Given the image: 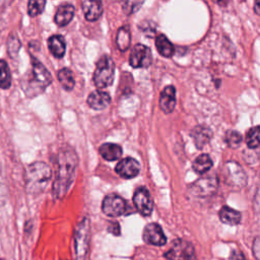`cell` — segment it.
Wrapping results in <instances>:
<instances>
[{"label":"cell","mask_w":260,"mask_h":260,"mask_svg":"<svg viewBox=\"0 0 260 260\" xmlns=\"http://www.w3.org/2000/svg\"><path fill=\"white\" fill-rule=\"evenodd\" d=\"M77 167V155L68 146L60 149L57 156V171L53 183V196L55 199L62 198L71 186Z\"/></svg>","instance_id":"cell-1"},{"label":"cell","mask_w":260,"mask_h":260,"mask_svg":"<svg viewBox=\"0 0 260 260\" xmlns=\"http://www.w3.org/2000/svg\"><path fill=\"white\" fill-rule=\"evenodd\" d=\"M52 83L49 70L35 57H31V70L22 78L20 84L23 92L34 98L42 93Z\"/></svg>","instance_id":"cell-2"},{"label":"cell","mask_w":260,"mask_h":260,"mask_svg":"<svg viewBox=\"0 0 260 260\" xmlns=\"http://www.w3.org/2000/svg\"><path fill=\"white\" fill-rule=\"evenodd\" d=\"M52 172L50 167L43 161H36L29 165L24 173V182L26 191L30 194H39L43 192L50 179Z\"/></svg>","instance_id":"cell-3"},{"label":"cell","mask_w":260,"mask_h":260,"mask_svg":"<svg viewBox=\"0 0 260 260\" xmlns=\"http://www.w3.org/2000/svg\"><path fill=\"white\" fill-rule=\"evenodd\" d=\"M115 76V63L113 59L105 55L100 58L93 73V83L100 88H106L113 83Z\"/></svg>","instance_id":"cell-4"},{"label":"cell","mask_w":260,"mask_h":260,"mask_svg":"<svg viewBox=\"0 0 260 260\" xmlns=\"http://www.w3.org/2000/svg\"><path fill=\"white\" fill-rule=\"evenodd\" d=\"M90 236V224L87 217H84L75 228L74 246L77 260H84L88 251Z\"/></svg>","instance_id":"cell-5"},{"label":"cell","mask_w":260,"mask_h":260,"mask_svg":"<svg viewBox=\"0 0 260 260\" xmlns=\"http://www.w3.org/2000/svg\"><path fill=\"white\" fill-rule=\"evenodd\" d=\"M165 257L168 260H193V245L187 240L177 239L172 243L170 250L165 253Z\"/></svg>","instance_id":"cell-6"},{"label":"cell","mask_w":260,"mask_h":260,"mask_svg":"<svg viewBox=\"0 0 260 260\" xmlns=\"http://www.w3.org/2000/svg\"><path fill=\"white\" fill-rule=\"evenodd\" d=\"M127 208L126 201L117 194L107 195L102 203L103 212L111 217H117L125 213Z\"/></svg>","instance_id":"cell-7"},{"label":"cell","mask_w":260,"mask_h":260,"mask_svg":"<svg viewBox=\"0 0 260 260\" xmlns=\"http://www.w3.org/2000/svg\"><path fill=\"white\" fill-rule=\"evenodd\" d=\"M133 203L137 211L143 215L148 216L153 209V203L149 191L145 187H138L133 195Z\"/></svg>","instance_id":"cell-8"},{"label":"cell","mask_w":260,"mask_h":260,"mask_svg":"<svg viewBox=\"0 0 260 260\" xmlns=\"http://www.w3.org/2000/svg\"><path fill=\"white\" fill-rule=\"evenodd\" d=\"M129 63L133 68H146L151 63V51L142 44H137L131 51Z\"/></svg>","instance_id":"cell-9"},{"label":"cell","mask_w":260,"mask_h":260,"mask_svg":"<svg viewBox=\"0 0 260 260\" xmlns=\"http://www.w3.org/2000/svg\"><path fill=\"white\" fill-rule=\"evenodd\" d=\"M223 174L225 182L231 186L236 185L242 187L246 184L245 173L236 161H228L223 167Z\"/></svg>","instance_id":"cell-10"},{"label":"cell","mask_w":260,"mask_h":260,"mask_svg":"<svg viewBox=\"0 0 260 260\" xmlns=\"http://www.w3.org/2000/svg\"><path fill=\"white\" fill-rule=\"evenodd\" d=\"M142 238L145 243L153 246H162L167 243V237L165 236L161 226L156 222L146 224L143 230Z\"/></svg>","instance_id":"cell-11"},{"label":"cell","mask_w":260,"mask_h":260,"mask_svg":"<svg viewBox=\"0 0 260 260\" xmlns=\"http://www.w3.org/2000/svg\"><path fill=\"white\" fill-rule=\"evenodd\" d=\"M115 170H116V173L120 177H122L124 179H131V178L136 177L139 174L140 165L135 158L128 156V157L121 159L117 164Z\"/></svg>","instance_id":"cell-12"},{"label":"cell","mask_w":260,"mask_h":260,"mask_svg":"<svg viewBox=\"0 0 260 260\" xmlns=\"http://www.w3.org/2000/svg\"><path fill=\"white\" fill-rule=\"evenodd\" d=\"M158 106L166 114H170L174 111L176 106V88L173 85L166 86L160 92Z\"/></svg>","instance_id":"cell-13"},{"label":"cell","mask_w":260,"mask_h":260,"mask_svg":"<svg viewBox=\"0 0 260 260\" xmlns=\"http://www.w3.org/2000/svg\"><path fill=\"white\" fill-rule=\"evenodd\" d=\"M75 8L72 4L70 3H63L58 6L55 15H54V21L56 24L59 26H64L68 24L73 16H74Z\"/></svg>","instance_id":"cell-14"},{"label":"cell","mask_w":260,"mask_h":260,"mask_svg":"<svg viewBox=\"0 0 260 260\" xmlns=\"http://www.w3.org/2000/svg\"><path fill=\"white\" fill-rule=\"evenodd\" d=\"M110 103V94L103 90H94L87 98V105L93 110H104Z\"/></svg>","instance_id":"cell-15"},{"label":"cell","mask_w":260,"mask_h":260,"mask_svg":"<svg viewBox=\"0 0 260 260\" xmlns=\"http://www.w3.org/2000/svg\"><path fill=\"white\" fill-rule=\"evenodd\" d=\"M81 7L85 18L88 21L98 20L103 13V5L101 1L84 0L81 2Z\"/></svg>","instance_id":"cell-16"},{"label":"cell","mask_w":260,"mask_h":260,"mask_svg":"<svg viewBox=\"0 0 260 260\" xmlns=\"http://www.w3.org/2000/svg\"><path fill=\"white\" fill-rule=\"evenodd\" d=\"M100 154L106 159V160H116L122 155V148L119 144L107 142L100 146L99 148Z\"/></svg>","instance_id":"cell-17"},{"label":"cell","mask_w":260,"mask_h":260,"mask_svg":"<svg viewBox=\"0 0 260 260\" xmlns=\"http://www.w3.org/2000/svg\"><path fill=\"white\" fill-rule=\"evenodd\" d=\"M48 46L51 53L56 58H62L64 56L66 50V43L62 36L54 35L50 37L48 40Z\"/></svg>","instance_id":"cell-18"},{"label":"cell","mask_w":260,"mask_h":260,"mask_svg":"<svg viewBox=\"0 0 260 260\" xmlns=\"http://www.w3.org/2000/svg\"><path fill=\"white\" fill-rule=\"evenodd\" d=\"M242 218V215L239 211L229 207V206H222L219 210V219L221 222L230 225H235L240 223Z\"/></svg>","instance_id":"cell-19"},{"label":"cell","mask_w":260,"mask_h":260,"mask_svg":"<svg viewBox=\"0 0 260 260\" xmlns=\"http://www.w3.org/2000/svg\"><path fill=\"white\" fill-rule=\"evenodd\" d=\"M155 47L157 52L166 58L172 57L175 52L173 44L169 41V39L165 35H161V34L156 36L155 38Z\"/></svg>","instance_id":"cell-20"},{"label":"cell","mask_w":260,"mask_h":260,"mask_svg":"<svg viewBox=\"0 0 260 260\" xmlns=\"http://www.w3.org/2000/svg\"><path fill=\"white\" fill-rule=\"evenodd\" d=\"M212 165H213V162H212L211 157L208 154L203 153L195 158V160L193 161V165H192V169L196 174L203 175V174L207 173L212 168Z\"/></svg>","instance_id":"cell-21"},{"label":"cell","mask_w":260,"mask_h":260,"mask_svg":"<svg viewBox=\"0 0 260 260\" xmlns=\"http://www.w3.org/2000/svg\"><path fill=\"white\" fill-rule=\"evenodd\" d=\"M116 43L120 51L124 52L126 51L131 43V34L130 28L128 25H124L118 29L117 37H116Z\"/></svg>","instance_id":"cell-22"},{"label":"cell","mask_w":260,"mask_h":260,"mask_svg":"<svg viewBox=\"0 0 260 260\" xmlns=\"http://www.w3.org/2000/svg\"><path fill=\"white\" fill-rule=\"evenodd\" d=\"M58 79L64 89H66V90L73 89V87L75 85V81H74L72 71L69 68L64 67V68L60 69L58 72Z\"/></svg>","instance_id":"cell-23"},{"label":"cell","mask_w":260,"mask_h":260,"mask_svg":"<svg viewBox=\"0 0 260 260\" xmlns=\"http://www.w3.org/2000/svg\"><path fill=\"white\" fill-rule=\"evenodd\" d=\"M246 143L249 148H257L260 146V126L250 128L246 134Z\"/></svg>","instance_id":"cell-24"},{"label":"cell","mask_w":260,"mask_h":260,"mask_svg":"<svg viewBox=\"0 0 260 260\" xmlns=\"http://www.w3.org/2000/svg\"><path fill=\"white\" fill-rule=\"evenodd\" d=\"M11 85V74L7 63L0 60V88L7 89Z\"/></svg>","instance_id":"cell-25"},{"label":"cell","mask_w":260,"mask_h":260,"mask_svg":"<svg viewBox=\"0 0 260 260\" xmlns=\"http://www.w3.org/2000/svg\"><path fill=\"white\" fill-rule=\"evenodd\" d=\"M46 1L45 0H30L27 4V12L30 16L35 17L41 14L45 8Z\"/></svg>","instance_id":"cell-26"},{"label":"cell","mask_w":260,"mask_h":260,"mask_svg":"<svg viewBox=\"0 0 260 260\" xmlns=\"http://www.w3.org/2000/svg\"><path fill=\"white\" fill-rule=\"evenodd\" d=\"M224 140L225 142L228 143V145L230 147H233V148H236L238 147L241 142H242V135L237 132V131H234V130H230L226 132L225 134V137H224Z\"/></svg>","instance_id":"cell-27"},{"label":"cell","mask_w":260,"mask_h":260,"mask_svg":"<svg viewBox=\"0 0 260 260\" xmlns=\"http://www.w3.org/2000/svg\"><path fill=\"white\" fill-rule=\"evenodd\" d=\"M19 48H20V42H19L18 38L14 35H11L8 39V42H7V52H8V54L12 58H14V56L18 53Z\"/></svg>","instance_id":"cell-28"},{"label":"cell","mask_w":260,"mask_h":260,"mask_svg":"<svg viewBox=\"0 0 260 260\" xmlns=\"http://www.w3.org/2000/svg\"><path fill=\"white\" fill-rule=\"evenodd\" d=\"M208 129H194V132H193V137H194V140H195V143L197 145L198 148H202V145L204 144L201 137H203V139L207 142L209 140V135H208Z\"/></svg>","instance_id":"cell-29"},{"label":"cell","mask_w":260,"mask_h":260,"mask_svg":"<svg viewBox=\"0 0 260 260\" xmlns=\"http://www.w3.org/2000/svg\"><path fill=\"white\" fill-rule=\"evenodd\" d=\"M142 3L141 1H126L123 3V11L126 14H132L139 9Z\"/></svg>","instance_id":"cell-30"},{"label":"cell","mask_w":260,"mask_h":260,"mask_svg":"<svg viewBox=\"0 0 260 260\" xmlns=\"http://www.w3.org/2000/svg\"><path fill=\"white\" fill-rule=\"evenodd\" d=\"M108 231L114 235H119L120 234V228L118 222H110L108 226Z\"/></svg>","instance_id":"cell-31"},{"label":"cell","mask_w":260,"mask_h":260,"mask_svg":"<svg viewBox=\"0 0 260 260\" xmlns=\"http://www.w3.org/2000/svg\"><path fill=\"white\" fill-rule=\"evenodd\" d=\"M254 12L257 15H260V1H256L254 3Z\"/></svg>","instance_id":"cell-32"},{"label":"cell","mask_w":260,"mask_h":260,"mask_svg":"<svg viewBox=\"0 0 260 260\" xmlns=\"http://www.w3.org/2000/svg\"><path fill=\"white\" fill-rule=\"evenodd\" d=\"M0 260H1V259H0Z\"/></svg>","instance_id":"cell-33"}]
</instances>
